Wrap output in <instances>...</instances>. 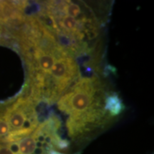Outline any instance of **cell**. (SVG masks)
Returning <instances> with one entry per match:
<instances>
[{
  "label": "cell",
  "instance_id": "6da1fadb",
  "mask_svg": "<svg viewBox=\"0 0 154 154\" xmlns=\"http://www.w3.org/2000/svg\"><path fill=\"white\" fill-rule=\"evenodd\" d=\"M97 78H82L67 90L58 101V108L74 120L94 111L103 109V99Z\"/></svg>",
  "mask_w": 154,
  "mask_h": 154
},
{
  "label": "cell",
  "instance_id": "7a4b0ae2",
  "mask_svg": "<svg viewBox=\"0 0 154 154\" xmlns=\"http://www.w3.org/2000/svg\"><path fill=\"white\" fill-rule=\"evenodd\" d=\"M79 77V70L76 61L70 53L61 56L51 72L44 79L42 98L54 102L74 85Z\"/></svg>",
  "mask_w": 154,
  "mask_h": 154
},
{
  "label": "cell",
  "instance_id": "3957f363",
  "mask_svg": "<svg viewBox=\"0 0 154 154\" xmlns=\"http://www.w3.org/2000/svg\"><path fill=\"white\" fill-rule=\"evenodd\" d=\"M103 109L111 119L117 117L124 110L123 101L114 92L105 94L103 99Z\"/></svg>",
  "mask_w": 154,
  "mask_h": 154
}]
</instances>
